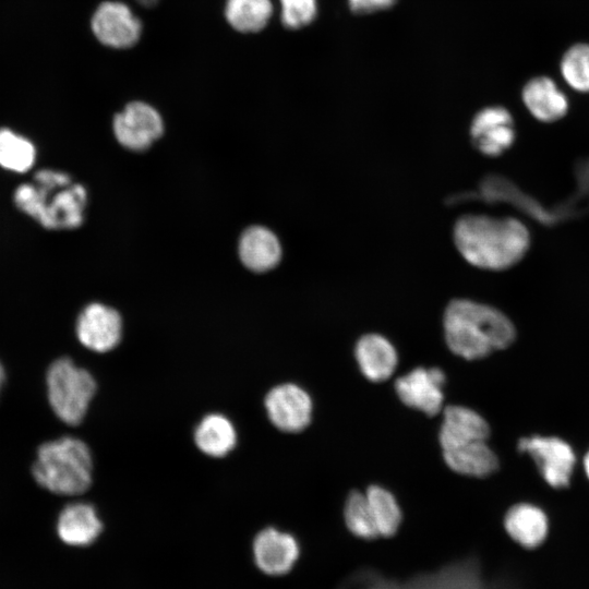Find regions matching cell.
<instances>
[{
    "instance_id": "21",
    "label": "cell",
    "mask_w": 589,
    "mask_h": 589,
    "mask_svg": "<svg viewBox=\"0 0 589 589\" xmlns=\"http://www.w3.org/2000/svg\"><path fill=\"white\" fill-rule=\"evenodd\" d=\"M199 449L212 457H223L235 447L237 433L231 421L223 414L204 417L194 431Z\"/></svg>"
},
{
    "instance_id": "28",
    "label": "cell",
    "mask_w": 589,
    "mask_h": 589,
    "mask_svg": "<svg viewBox=\"0 0 589 589\" xmlns=\"http://www.w3.org/2000/svg\"><path fill=\"white\" fill-rule=\"evenodd\" d=\"M396 0H348L350 9L356 13H371L392 7Z\"/></svg>"
},
{
    "instance_id": "25",
    "label": "cell",
    "mask_w": 589,
    "mask_h": 589,
    "mask_svg": "<svg viewBox=\"0 0 589 589\" xmlns=\"http://www.w3.org/2000/svg\"><path fill=\"white\" fill-rule=\"evenodd\" d=\"M345 522L358 538L372 540L378 536L365 493L352 491L346 501Z\"/></svg>"
},
{
    "instance_id": "9",
    "label": "cell",
    "mask_w": 589,
    "mask_h": 589,
    "mask_svg": "<svg viewBox=\"0 0 589 589\" xmlns=\"http://www.w3.org/2000/svg\"><path fill=\"white\" fill-rule=\"evenodd\" d=\"M265 408L272 423L284 432H299L311 421V397L292 383L273 387L265 397Z\"/></svg>"
},
{
    "instance_id": "2",
    "label": "cell",
    "mask_w": 589,
    "mask_h": 589,
    "mask_svg": "<svg viewBox=\"0 0 589 589\" xmlns=\"http://www.w3.org/2000/svg\"><path fill=\"white\" fill-rule=\"evenodd\" d=\"M15 206L47 229H73L82 225L87 205L85 188L65 172L43 169L13 194Z\"/></svg>"
},
{
    "instance_id": "11",
    "label": "cell",
    "mask_w": 589,
    "mask_h": 589,
    "mask_svg": "<svg viewBox=\"0 0 589 589\" xmlns=\"http://www.w3.org/2000/svg\"><path fill=\"white\" fill-rule=\"evenodd\" d=\"M122 320L113 308L103 303H91L80 313L76 321V335L86 348L106 352L120 341Z\"/></svg>"
},
{
    "instance_id": "24",
    "label": "cell",
    "mask_w": 589,
    "mask_h": 589,
    "mask_svg": "<svg viewBox=\"0 0 589 589\" xmlns=\"http://www.w3.org/2000/svg\"><path fill=\"white\" fill-rule=\"evenodd\" d=\"M378 536H394L401 522V510L394 495L378 485L365 491Z\"/></svg>"
},
{
    "instance_id": "20",
    "label": "cell",
    "mask_w": 589,
    "mask_h": 589,
    "mask_svg": "<svg viewBox=\"0 0 589 589\" xmlns=\"http://www.w3.org/2000/svg\"><path fill=\"white\" fill-rule=\"evenodd\" d=\"M446 465L460 474L485 477L498 467V459L488 446L486 441H479L443 450Z\"/></svg>"
},
{
    "instance_id": "14",
    "label": "cell",
    "mask_w": 589,
    "mask_h": 589,
    "mask_svg": "<svg viewBox=\"0 0 589 589\" xmlns=\"http://www.w3.org/2000/svg\"><path fill=\"white\" fill-rule=\"evenodd\" d=\"M489 434V424L474 410L462 406L445 408L440 430V443L443 450L486 441Z\"/></svg>"
},
{
    "instance_id": "26",
    "label": "cell",
    "mask_w": 589,
    "mask_h": 589,
    "mask_svg": "<svg viewBox=\"0 0 589 589\" xmlns=\"http://www.w3.org/2000/svg\"><path fill=\"white\" fill-rule=\"evenodd\" d=\"M561 72L574 89L589 93V45L577 44L570 47L561 61Z\"/></svg>"
},
{
    "instance_id": "7",
    "label": "cell",
    "mask_w": 589,
    "mask_h": 589,
    "mask_svg": "<svg viewBox=\"0 0 589 589\" xmlns=\"http://www.w3.org/2000/svg\"><path fill=\"white\" fill-rule=\"evenodd\" d=\"M117 141L125 148L141 152L149 148L164 132L159 112L143 101L128 104L112 122Z\"/></svg>"
},
{
    "instance_id": "15",
    "label": "cell",
    "mask_w": 589,
    "mask_h": 589,
    "mask_svg": "<svg viewBox=\"0 0 589 589\" xmlns=\"http://www.w3.org/2000/svg\"><path fill=\"white\" fill-rule=\"evenodd\" d=\"M281 253L277 236L266 227H249L240 237V260L252 272L264 273L273 269L280 262Z\"/></svg>"
},
{
    "instance_id": "3",
    "label": "cell",
    "mask_w": 589,
    "mask_h": 589,
    "mask_svg": "<svg viewBox=\"0 0 589 589\" xmlns=\"http://www.w3.org/2000/svg\"><path fill=\"white\" fill-rule=\"evenodd\" d=\"M443 326L448 348L468 360L506 348L516 335L513 323L501 311L467 299H455L448 303Z\"/></svg>"
},
{
    "instance_id": "12",
    "label": "cell",
    "mask_w": 589,
    "mask_h": 589,
    "mask_svg": "<svg viewBox=\"0 0 589 589\" xmlns=\"http://www.w3.org/2000/svg\"><path fill=\"white\" fill-rule=\"evenodd\" d=\"M445 374L438 368H417L400 376L395 388L400 400L409 407L436 414L443 404Z\"/></svg>"
},
{
    "instance_id": "29",
    "label": "cell",
    "mask_w": 589,
    "mask_h": 589,
    "mask_svg": "<svg viewBox=\"0 0 589 589\" xmlns=\"http://www.w3.org/2000/svg\"><path fill=\"white\" fill-rule=\"evenodd\" d=\"M136 2H139L141 5H144V7H153L155 5L159 0H135Z\"/></svg>"
},
{
    "instance_id": "18",
    "label": "cell",
    "mask_w": 589,
    "mask_h": 589,
    "mask_svg": "<svg viewBox=\"0 0 589 589\" xmlns=\"http://www.w3.org/2000/svg\"><path fill=\"white\" fill-rule=\"evenodd\" d=\"M359 368L373 382L388 378L397 365V352L388 339L378 334L362 336L354 349Z\"/></svg>"
},
{
    "instance_id": "27",
    "label": "cell",
    "mask_w": 589,
    "mask_h": 589,
    "mask_svg": "<svg viewBox=\"0 0 589 589\" xmlns=\"http://www.w3.org/2000/svg\"><path fill=\"white\" fill-rule=\"evenodd\" d=\"M280 17L288 28H300L310 24L316 15V0H279Z\"/></svg>"
},
{
    "instance_id": "16",
    "label": "cell",
    "mask_w": 589,
    "mask_h": 589,
    "mask_svg": "<svg viewBox=\"0 0 589 589\" xmlns=\"http://www.w3.org/2000/svg\"><path fill=\"white\" fill-rule=\"evenodd\" d=\"M504 528L510 539L520 546L536 549L546 539L549 521L540 507L529 503H518L505 514Z\"/></svg>"
},
{
    "instance_id": "5",
    "label": "cell",
    "mask_w": 589,
    "mask_h": 589,
    "mask_svg": "<svg viewBox=\"0 0 589 589\" xmlns=\"http://www.w3.org/2000/svg\"><path fill=\"white\" fill-rule=\"evenodd\" d=\"M49 402L60 420L76 425L82 422L96 393V382L85 369L69 358L51 363L47 372Z\"/></svg>"
},
{
    "instance_id": "31",
    "label": "cell",
    "mask_w": 589,
    "mask_h": 589,
    "mask_svg": "<svg viewBox=\"0 0 589 589\" xmlns=\"http://www.w3.org/2000/svg\"><path fill=\"white\" fill-rule=\"evenodd\" d=\"M3 383H4V371H3V368H2V365L0 363V390H1V387H2Z\"/></svg>"
},
{
    "instance_id": "1",
    "label": "cell",
    "mask_w": 589,
    "mask_h": 589,
    "mask_svg": "<svg viewBox=\"0 0 589 589\" xmlns=\"http://www.w3.org/2000/svg\"><path fill=\"white\" fill-rule=\"evenodd\" d=\"M454 242L470 264L484 269H505L527 252L529 232L514 218L465 215L455 224Z\"/></svg>"
},
{
    "instance_id": "17",
    "label": "cell",
    "mask_w": 589,
    "mask_h": 589,
    "mask_svg": "<svg viewBox=\"0 0 589 589\" xmlns=\"http://www.w3.org/2000/svg\"><path fill=\"white\" fill-rule=\"evenodd\" d=\"M103 522L96 509L87 503L67 505L59 515L57 531L60 539L73 546H85L100 534Z\"/></svg>"
},
{
    "instance_id": "6",
    "label": "cell",
    "mask_w": 589,
    "mask_h": 589,
    "mask_svg": "<svg viewBox=\"0 0 589 589\" xmlns=\"http://www.w3.org/2000/svg\"><path fill=\"white\" fill-rule=\"evenodd\" d=\"M518 449L536 461L543 479L553 488L569 484L576 457L568 443L556 436L532 435L518 441Z\"/></svg>"
},
{
    "instance_id": "30",
    "label": "cell",
    "mask_w": 589,
    "mask_h": 589,
    "mask_svg": "<svg viewBox=\"0 0 589 589\" xmlns=\"http://www.w3.org/2000/svg\"><path fill=\"white\" fill-rule=\"evenodd\" d=\"M584 468H585L587 477L589 478V452L586 454L584 458Z\"/></svg>"
},
{
    "instance_id": "4",
    "label": "cell",
    "mask_w": 589,
    "mask_h": 589,
    "mask_svg": "<svg viewBox=\"0 0 589 589\" xmlns=\"http://www.w3.org/2000/svg\"><path fill=\"white\" fill-rule=\"evenodd\" d=\"M92 455L87 445L74 437H61L38 448L32 472L36 482L60 495H77L92 483Z\"/></svg>"
},
{
    "instance_id": "13",
    "label": "cell",
    "mask_w": 589,
    "mask_h": 589,
    "mask_svg": "<svg viewBox=\"0 0 589 589\" xmlns=\"http://www.w3.org/2000/svg\"><path fill=\"white\" fill-rule=\"evenodd\" d=\"M470 135L474 147L482 154L501 155L515 140L510 113L500 106L482 109L472 120Z\"/></svg>"
},
{
    "instance_id": "22",
    "label": "cell",
    "mask_w": 589,
    "mask_h": 589,
    "mask_svg": "<svg viewBox=\"0 0 589 589\" xmlns=\"http://www.w3.org/2000/svg\"><path fill=\"white\" fill-rule=\"evenodd\" d=\"M273 14L271 0H227L225 16L231 27L242 33L263 29Z\"/></svg>"
},
{
    "instance_id": "8",
    "label": "cell",
    "mask_w": 589,
    "mask_h": 589,
    "mask_svg": "<svg viewBox=\"0 0 589 589\" xmlns=\"http://www.w3.org/2000/svg\"><path fill=\"white\" fill-rule=\"evenodd\" d=\"M92 29L103 45L125 49L137 43L142 24L125 3L104 1L92 16Z\"/></svg>"
},
{
    "instance_id": "19",
    "label": "cell",
    "mask_w": 589,
    "mask_h": 589,
    "mask_svg": "<svg viewBox=\"0 0 589 589\" xmlns=\"http://www.w3.org/2000/svg\"><path fill=\"white\" fill-rule=\"evenodd\" d=\"M522 100L530 113L543 122L561 119L568 108L565 95L545 76L534 77L525 85Z\"/></svg>"
},
{
    "instance_id": "10",
    "label": "cell",
    "mask_w": 589,
    "mask_h": 589,
    "mask_svg": "<svg viewBox=\"0 0 589 589\" xmlns=\"http://www.w3.org/2000/svg\"><path fill=\"white\" fill-rule=\"evenodd\" d=\"M253 558L264 574L283 576L289 573L300 557V544L288 532L268 527L253 540Z\"/></svg>"
},
{
    "instance_id": "23",
    "label": "cell",
    "mask_w": 589,
    "mask_h": 589,
    "mask_svg": "<svg viewBox=\"0 0 589 589\" xmlns=\"http://www.w3.org/2000/svg\"><path fill=\"white\" fill-rule=\"evenodd\" d=\"M36 159V149L33 143L16 132L0 129V166L14 172L28 171Z\"/></svg>"
}]
</instances>
